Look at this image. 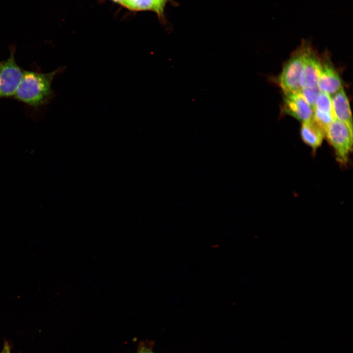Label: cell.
<instances>
[{
  "label": "cell",
  "mask_w": 353,
  "mask_h": 353,
  "mask_svg": "<svg viewBox=\"0 0 353 353\" xmlns=\"http://www.w3.org/2000/svg\"><path fill=\"white\" fill-rule=\"evenodd\" d=\"M132 10H147L154 11V0H124L122 4Z\"/></svg>",
  "instance_id": "cell-11"
},
{
  "label": "cell",
  "mask_w": 353,
  "mask_h": 353,
  "mask_svg": "<svg viewBox=\"0 0 353 353\" xmlns=\"http://www.w3.org/2000/svg\"><path fill=\"white\" fill-rule=\"evenodd\" d=\"M303 45L296 50L284 65L278 82L284 95L297 93L302 88L300 78L303 65Z\"/></svg>",
  "instance_id": "cell-3"
},
{
  "label": "cell",
  "mask_w": 353,
  "mask_h": 353,
  "mask_svg": "<svg viewBox=\"0 0 353 353\" xmlns=\"http://www.w3.org/2000/svg\"><path fill=\"white\" fill-rule=\"evenodd\" d=\"M312 118L325 133L328 126L335 119L332 114L317 109L313 110Z\"/></svg>",
  "instance_id": "cell-12"
},
{
  "label": "cell",
  "mask_w": 353,
  "mask_h": 353,
  "mask_svg": "<svg viewBox=\"0 0 353 353\" xmlns=\"http://www.w3.org/2000/svg\"><path fill=\"white\" fill-rule=\"evenodd\" d=\"M168 0H154L155 5L154 11L158 16L161 17L163 16L164 8Z\"/></svg>",
  "instance_id": "cell-14"
},
{
  "label": "cell",
  "mask_w": 353,
  "mask_h": 353,
  "mask_svg": "<svg viewBox=\"0 0 353 353\" xmlns=\"http://www.w3.org/2000/svg\"><path fill=\"white\" fill-rule=\"evenodd\" d=\"M320 91L318 87L316 86L303 88L300 92L306 101L314 110L315 101Z\"/></svg>",
  "instance_id": "cell-13"
},
{
  "label": "cell",
  "mask_w": 353,
  "mask_h": 353,
  "mask_svg": "<svg viewBox=\"0 0 353 353\" xmlns=\"http://www.w3.org/2000/svg\"><path fill=\"white\" fill-rule=\"evenodd\" d=\"M317 87L320 91L331 96L343 87L340 77L328 58H321V69Z\"/></svg>",
  "instance_id": "cell-7"
},
{
  "label": "cell",
  "mask_w": 353,
  "mask_h": 353,
  "mask_svg": "<svg viewBox=\"0 0 353 353\" xmlns=\"http://www.w3.org/2000/svg\"><path fill=\"white\" fill-rule=\"evenodd\" d=\"M331 100L335 118L344 122L353 129V119L350 105L343 87L331 96Z\"/></svg>",
  "instance_id": "cell-8"
},
{
  "label": "cell",
  "mask_w": 353,
  "mask_h": 353,
  "mask_svg": "<svg viewBox=\"0 0 353 353\" xmlns=\"http://www.w3.org/2000/svg\"><path fill=\"white\" fill-rule=\"evenodd\" d=\"M115 2L118 3L120 4H122L123 1L124 0H111Z\"/></svg>",
  "instance_id": "cell-17"
},
{
  "label": "cell",
  "mask_w": 353,
  "mask_h": 353,
  "mask_svg": "<svg viewBox=\"0 0 353 353\" xmlns=\"http://www.w3.org/2000/svg\"><path fill=\"white\" fill-rule=\"evenodd\" d=\"M0 353H10V348L8 345L6 344L4 345V349Z\"/></svg>",
  "instance_id": "cell-15"
},
{
  "label": "cell",
  "mask_w": 353,
  "mask_h": 353,
  "mask_svg": "<svg viewBox=\"0 0 353 353\" xmlns=\"http://www.w3.org/2000/svg\"><path fill=\"white\" fill-rule=\"evenodd\" d=\"M325 138L333 149L337 161L342 165L347 164L353 149V129L335 119L326 130Z\"/></svg>",
  "instance_id": "cell-2"
},
{
  "label": "cell",
  "mask_w": 353,
  "mask_h": 353,
  "mask_svg": "<svg viewBox=\"0 0 353 353\" xmlns=\"http://www.w3.org/2000/svg\"><path fill=\"white\" fill-rule=\"evenodd\" d=\"M9 50V57L0 62V99L13 98L24 72L15 60V47Z\"/></svg>",
  "instance_id": "cell-4"
},
{
  "label": "cell",
  "mask_w": 353,
  "mask_h": 353,
  "mask_svg": "<svg viewBox=\"0 0 353 353\" xmlns=\"http://www.w3.org/2000/svg\"><path fill=\"white\" fill-rule=\"evenodd\" d=\"M301 136L303 142L313 151H316L322 144L325 138V131L311 119L302 122Z\"/></svg>",
  "instance_id": "cell-9"
},
{
  "label": "cell",
  "mask_w": 353,
  "mask_h": 353,
  "mask_svg": "<svg viewBox=\"0 0 353 353\" xmlns=\"http://www.w3.org/2000/svg\"><path fill=\"white\" fill-rule=\"evenodd\" d=\"M65 68L61 67L47 73L24 71L13 98L34 107L49 103L55 96L51 87L53 80Z\"/></svg>",
  "instance_id": "cell-1"
},
{
  "label": "cell",
  "mask_w": 353,
  "mask_h": 353,
  "mask_svg": "<svg viewBox=\"0 0 353 353\" xmlns=\"http://www.w3.org/2000/svg\"><path fill=\"white\" fill-rule=\"evenodd\" d=\"M138 353H153L151 351L147 349H142Z\"/></svg>",
  "instance_id": "cell-16"
},
{
  "label": "cell",
  "mask_w": 353,
  "mask_h": 353,
  "mask_svg": "<svg viewBox=\"0 0 353 353\" xmlns=\"http://www.w3.org/2000/svg\"><path fill=\"white\" fill-rule=\"evenodd\" d=\"M303 65L300 78L301 88L317 86L321 69V58L307 44L304 43Z\"/></svg>",
  "instance_id": "cell-5"
},
{
  "label": "cell",
  "mask_w": 353,
  "mask_h": 353,
  "mask_svg": "<svg viewBox=\"0 0 353 353\" xmlns=\"http://www.w3.org/2000/svg\"><path fill=\"white\" fill-rule=\"evenodd\" d=\"M314 109L330 113L334 117L331 96L326 92L320 91L315 101Z\"/></svg>",
  "instance_id": "cell-10"
},
{
  "label": "cell",
  "mask_w": 353,
  "mask_h": 353,
  "mask_svg": "<svg viewBox=\"0 0 353 353\" xmlns=\"http://www.w3.org/2000/svg\"><path fill=\"white\" fill-rule=\"evenodd\" d=\"M282 109L285 114L302 122L313 117V109L300 92L284 95Z\"/></svg>",
  "instance_id": "cell-6"
}]
</instances>
